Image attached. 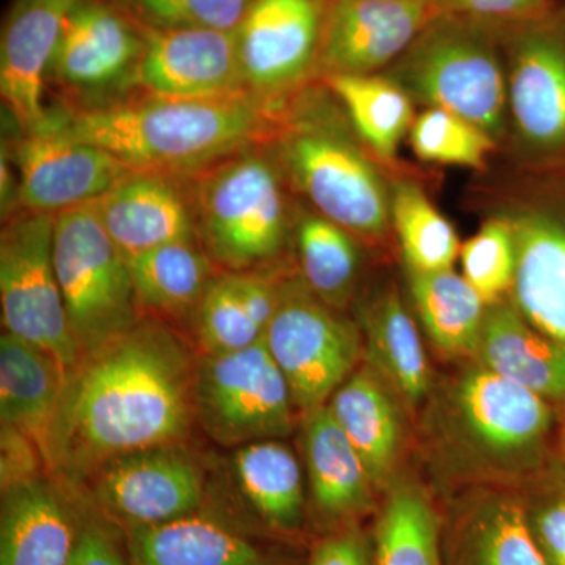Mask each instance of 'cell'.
<instances>
[{"label": "cell", "mask_w": 565, "mask_h": 565, "mask_svg": "<svg viewBox=\"0 0 565 565\" xmlns=\"http://www.w3.org/2000/svg\"><path fill=\"white\" fill-rule=\"evenodd\" d=\"M195 374L181 338L140 318L66 370L44 459L81 479L115 457L178 444L195 412Z\"/></svg>", "instance_id": "cell-1"}, {"label": "cell", "mask_w": 565, "mask_h": 565, "mask_svg": "<svg viewBox=\"0 0 565 565\" xmlns=\"http://www.w3.org/2000/svg\"><path fill=\"white\" fill-rule=\"evenodd\" d=\"M282 102L259 96L170 98L131 93L95 107H52L70 136L95 145L132 172L191 177L273 141Z\"/></svg>", "instance_id": "cell-2"}, {"label": "cell", "mask_w": 565, "mask_h": 565, "mask_svg": "<svg viewBox=\"0 0 565 565\" xmlns=\"http://www.w3.org/2000/svg\"><path fill=\"white\" fill-rule=\"evenodd\" d=\"M285 169L273 141L255 145L185 177L196 241L225 273H258L289 233Z\"/></svg>", "instance_id": "cell-3"}, {"label": "cell", "mask_w": 565, "mask_h": 565, "mask_svg": "<svg viewBox=\"0 0 565 565\" xmlns=\"http://www.w3.org/2000/svg\"><path fill=\"white\" fill-rule=\"evenodd\" d=\"M318 103L282 102L274 147L286 177L316 212L359 236H381L392 199L381 174Z\"/></svg>", "instance_id": "cell-4"}, {"label": "cell", "mask_w": 565, "mask_h": 565, "mask_svg": "<svg viewBox=\"0 0 565 565\" xmlns=\"http://www.w3.org/2000/svg\"><path fill=\"white\" fill-rule=\"evenodd\" d=\"M54 266L82 355L140 321L128 259L104 230L95 202L55 215Z\"/></svg>", "instance_id": "cell-5"}, {"label": "cell", "mask_w": 565, "mask_h": 565, "mask_svg": "<svg viewBox=\"0 0 565 565\" xmlns=\"http://www.w3.org/2000/svg\"><path fill=\"white\" fill-rule=\"evenodd\" d=\"M429 107L452 111L482 131L503 129L508 85L492 41L473 25L444 17L408 47L390 74Z\"/></svg>", "instance_id": "cell-6"}, {"label": "cell", "mask_w": 565, "mask_h": 565, "mask_svg": "<svg viewBox=\"0 0 565 565\" xmlns=\"http://www.w3.org/2000/svg\"><path fill=\"white\" fill-rule=\"evenodd\" d=\"M55 215L18 211L0 234V305L7 332L51 352L65 370L82 351L54 266Z\"/></svg>", "instance_id": "cell-7"}, {"label": "cell", "mask_w": 565, "mask_h": 565, "mask_svg": "<svg viewBox=\"0 0 565 565\" xmlns=\"http://www.w3.org/2000/svg\"><path fill=\"white\" fill-rule=\"evenodd\" d=\"M292 393L264 340L206 353L195 374V412L218 444L275 440L292 429Z\"/></svg>", "instance_id": "cell-8"}, {"label": "cell", "mask_w": 565, "mask_h": 565, "mask_svg": "<svg viewBox=\"0 0 565 565\" xmlns=\"http://www.w3.org/2000/svg\"><path fill=\"white\" fill-rule=\"evenodd\" d=\"M143 29L111 0H79L63 21L47 84L66 107H95L134 93Z\"/></svg>", "instance_id": "cell-9"}, {"label": "cell", "mask_w": 565, "mask_h": 565, "mask_svg": "<svg viewBox=\"0 0 565 565\" xmlns=\"http://www.w3.org/2000/svg\"><path fill=\"white\" fill-rule=\"evenodd\" d=\"M264 343L288 381L294 404L307 414L322 407L351 377L360 355L355 327L296 286L280 289Z\"/></svg>", "instance_id": "cell-10"}, {"label": "cell", "mask_w": 565, "mask_h": 565, "mask_svg": "<svg viewBox=\"0 0 565 565\" xmlns=\"http://www.w3.org/2000/svg\"><path fill=\"white\" fill-rule=\"evenodd\" d=\"M18 173V211L57 215L96 202L132 172L109 152L70 136L52 107L32 131L3 141Z\"/></svg>", "instance_id": "cell-11"}, {"label": "cell", "mask_w": 565, "mask_h": 565, "mask_svg": "<svg viewBox=\"0 0 565 565\" xmlns=\"http://www.w3.org/2000/svg\"><path fill=\"white\" fill-rule=\"evenodd\" d=\"M93 493L131 527L161 525L195 514L203 500L202 468L181 445L151 446L99 467Z\"/></svg>", "instance_id": "cell-12"}, {"label": "cell", "mask_w": 565, "mask_h": 565, "mask_svg": "<svg viewBox=\"0 0 565 565\" xmlns=\"http://www.w3.org/2000/svg\"><path fill=\"white\" fill-rule=\"evenodd\" d=\"M323 9L319 0H255L236 31L245 87L282 102L318 66Z\"/></svg>", "instance_id": "cell-13"}, {"label": "cell", "mask_w": 565, "mask_h": 565, "mask_svg": "<svg viewBox=\"0 0 565 565\" xmlns=\"http://www.w3.org/2000/svg\"><path fill=\"white\" fill-rule=\"evenodd\" d=\"M444 14L435 0H330L318 68L326 76L377 73Z\"/></svg>", "instance_id": "cell-14"}, {"label": "cell", "mask_w": 565, "mask_h": 565, "mask_svg": "<svg viewBox=\"0 0 565 565\" xmlns=\"http://www.w3.org/2000/svg\"><path fill=\"white\" fill-rule=\"evenodd\" d=\"M143 35L134 93L170 98H228L250 93L245 87L236 32L143 29Z\"/></svg>", "instance_id": "cell-15"}, {"label": "cell", "mask_w": 565, "mask_h": 565, "mask_svg": "<svg viewBox=\"0 0 565 565\" xmlns=\"http://www.w3.org/2000/svg\"><path fill=\"white\" fill-rule=\"evenodd\" d=\"M79 0H13L0 39V95L3 106L28 132L46 120L47 73L63 21Z\"/></svg>", "instance_id": "cell-16"}, {"label": "cell", "mask_w": 565, "mask_h": 565, "mask_svg": "<svg viewBox=\"0 0 565 565\" xmlns=\"http://www.w3.org/2000/svg\"><path fill=\"white\" fill-rule=\"evenodd\" d=\"M508 104L520 139L535 154L565 158V29L544 22L516 41Z\"/></svg>", "instance_id": "cell-17"}, {"label": "cell", "mask_w": 565, "mask_h": 565, "mask_svg": "<svg viewBox=\"0 0 565 565\" xmlns=\"http://www.w3.org/2000/svg\"><path fill=\"white\" fill-rule=\"evenodd\" d=\"M552 204L516 215L514 305L534 329L565 349V184Z\"/></svg>", "instance_id": "cell-18"}, {"label": "cell", "mask_w": 565, "mask_h": 565, "mask_svg": "<svg viewBox=\"0 0 565 565\" xmlns=\"http://www.w3.org/2000/svg\"><path fill=\"white\" fill-rule=\"evenodd\" d=\"M110 239L126 259L162 245L196 239L185 178L131 172L95 202Z\"/></svg>", "instance_id": "cell-19"}, {"label": "cell", "mask_w": 565, "mask_h": 565, "mask_svg": "<svg viewBox=\"0 0 565 565\" xmlns=\"http://www.w3.org/2000/svg\"><path fill=\"white\" fill-rule=\"evenodd\" d=\"M457 408L468 437L497 457L537 452L555 422L548 401L484 366L463 375Z\"/></svg>", "instance_id": "cell-20"}, {"label": "cell", "mask_w": 565, "mask_h": 565, "mask_svg": "<svg viewBox=\"0 0 565 565\" xmlns=\"http://www.w3.org/2000/svg\"><path fill=\"white\" fill-rule=\"evenodd\" d=\"M444 565H550L535 542L523 498L486 492L441 515Z\"/></svg>", "instance_id": "cell-21"}, {"label": "cell", "mask_w": 565, "mask_h": 565, "mask_svg": "<svg viewBox=\"0 0 565 565\" xmlns=\"http://www.w3.org/2000/svg\"><path fill=\"white\" fill-rule=\"evenodd\" d=\"M77 531L46 479L33 476L2 489L0 565H70Z\"/></svg>", "instance_id": "cell-22"}, {"label": "cell", "mask_w": 565, "mask_h": 565, "mask_svg": "<svg viewBox=\"0 0 565 565\" xmlns=\"http://www.w3.org/2000/svg\"><path fill=\"white\" fill-rule=\"evenodd\" d=\"M476 352L487 370L565 404V349L534 329L515 305H490Z\"/></svg>", "instance_id": "cell-23"}, {"label": "cell", "mask_w": 565, "mask_h": 565, "mask_svg": "<svg viewBox=\"0 0 565 565\" xmlns=\"http://www.w3.org/2000/svg\"><path fill=\"white\" fill-rule=\"evenodd\" d=\"M302 444L319 514L334 522L364 514L374 503V482L329 405L308 412Z\"/></svg>", "instance_id": "cell-24"}, {"label": "cell", "mask_w": 565, "mask_h": 565, "mask_svg": "<svg viewBox=\"0 0 565 565\" xmlns=\"http://www.w3.org/2000/svg\"><path fill=\"white\" fill-rule=\"evenodd\" d=\"M65 366L51 352L9 332L0 338V418L39 446L44 441L65 382Z\"/></svg>", "instance_id": "cell-25"}, {"label": "cell", "mask_w": 565, "mask_h": 565, "mask_svg": "<svg viewBox=\"0 0 565 565\" xmlns=\"http://www.w3.org/2000/svg\"><path fill=\"white\" fill-rule=\"evenodd\" d=\"M129 548L134 565H269L244 535L195 514L131 527Z\"/></svg>", "instance_id": "cell-26"}, {"label": "cell", "mask_w": 565, "mask_h": 565, "mask_svg": "<svg viewBox=\"0 0 565 565\" xmlns=\"http://www.w3.org/2000/svg\"><path fill=\"white\" fill-rule=\"evenodd\" d=\"M140 310L182 319L199 311L214 263L199 241H180L128 259Z\"/></svg>", "instance_id": "cell-27"}, {"label": "cell", "mask_w": 565, "mask_h": 565, "mask_svg": "<svg viewBox=\"0 0 565 565\" xmlns=\"http://www.w3.org/2000/svg\"><path fill=\"white\" fill-rule=\"evenodd\" d=\"M329 408L362 457L374 484H381L396 459L401 424L377 375L367 370L353 373L334 392Z\"/></svg>", "instance_id": "cell-28"}, {"label": "cell", "mask_w": 565, "mask_h": 565, "mask_svg": "<svg viewBox=\"0 0 565 565\" xmlns=\"http://www.w3.org/2000/svg\"><path fill=\"white\" fill-rule=\"evenodd\" d=\"M366 353L407 403L416 404L429 390V363L414 319L399 296L386 292L362 313Z\"/></svg>", "instance_id": "cell-29"}, {"label": "cell", "mask_w": 565, "mask_h": 565, "mask_svg": "<svg viewBox=\"0 0 565 565\" xmlns=\"http://www.w3.org/2000/svg\"><path fill=\"white\" fill-rule=\"evenodd\" d=\"M234 475L245 500L264 522L280 531H296L303 520L302 470L296 456L278 438L239 446Z\"/></svg>", "instance_id": "cell-30"}, {"label": "cell", "mask_w": 565, "mask_h": 565, "mask_svg": "<svg viewBox=\"0 0 565 565\" xmlns=\"http://www.w3.org/2000/svg\"><path fill=\"white\" fill-rule=\"evenodd\" d=\"M373 565H444L441 515L418 486H394L382 504Z\"/></svg>", "instance_id": "cell-31"}, {"label": "cell", "mask_w": 565, "mask_h": 565, "mask_svg": "<svg viewBox=\"0 0 565 565\" xmlns=\"http://www.w3.org/2000/svg\"><path fill=\"white\" fill-rule=\"evenodd\" d=\"M326 84L364 143L381 158H393L415 121L408 93L390 77L375 74H329Z\"/></svg>", "instance_id": "cell-32"}, {"label": "cell", "mask_w": 565, "mask_h": 565, "mask_svg": "<svg viewBox=\"0 0 565 565\" xmlns=\"http://www.w3.org/2000/svg\"><path fill=\"white\" fill-rule=\"evenodd\" d=\"M412 296L424 329L449 353L478 351L486 302L467 278L449 270H411Z\"/></svg>", "instance_id": "cell-33"}, {"label": "cell", "mask_w": 565, "mask_h": 565, "mask_svg": "<svg viewBox=\"0 0 565 565\" xmlns=\"http://www.w3.org/2000/svg\"><path fill=\"white\" fill-rule=\"evenodd\" d=\"M352 233L321 214L297 223V250L308 288L329 307L343 305L359 274V248Z\"/></svg>", "instance_id": "cell-34"}, {"label": "cell", "mask_w": 565, "mask_h": 565, "mask_svg": "<svg viewBox=\"0 0 565 565\" xmlns=\"http://www.w3.org/2000/svg\"><path fill=\"white\" fill-rule=\"evenodd\" d=\"M392 218L411 270L440 273L451 269L460 255L459 239L451 223L418 185L401 182L394 188Z\"/></svg>", "instance_id": "cell-35"}, {"label": "cell", "mask_w": 565, "mask_h": 565, "mask_svg": "<svg viewBox=\"0 0 565 565\" xmlns=\"http://www.w3.org/2000/svg\"><path fill=\"white\" fill-rule=\"evenodd\" d=\"M412 150L424 162L484 169L493 151L490 134L452 111L429 107L411 128Z\"/></svg>", "instance_id": "cell-36"}, {"label": "cell", "mask_w": 565, "mask_h": 565, "mask_svg": "<svg viewBox=\"0 0 565 565\" xmlns=\"http://www.w3.org/2000/svg\"><path fill=\"white\" fill-rule=\"evenodd\" d=\"M196 332L206 353L239 351L264 340L245 310L236 275H215L195 316Z\"/></svg>", "instance_id": "cell-37"}, {"label": "cell", "mask_w": 565, "mask_h": 565, "mask_svg": "<svg viewBox=\"0 0 565 565\" xmlns=\"http://www.w3.org/2000/svg\"><path fill=\"white\" fill-rule=\"evenodd\" d=\"M143 29L236 32L255 0H111Z\"/></svg>", "instance_id": "cell-38"}, {"label": "cell", "mask_w": 565, "mask_h": 565, "mask_svg": "<svg viewBox=\"0 0 565 565\" xmlns=\"http://www.w3.org/2000/svg\"><path fill=\"white\" fill-rule=\"evenodd\" d=\"M463 277L486 305L500 302L514 286L516 253L514 232L505 221L487 222L460 247Z\"/></svg>", "instance_id": "cell-39"}, {"label": "cell", "mask_w": 565, "mask_h": 565, "mask_svg": "<svg viewBox=\"0 0 565 565\" xmlns=\"http://www.w3.org/2000/svg\"><path fill=\"white\" fill-rule=\"evenodd\" d=\"M535 542L550 565H565V479L545 482L523 498Z\"/></svg>", "instance_id": "cell-40"}, {"label": "cell", "mask_w": 565, "mask_h": 565, "mask_svg": "<svg viewBox=\"0 0 565 565\" xmlns=\"http://www.w3.org/2000/svg\"><path fill=\"white\" fill-rule=\"evenodd\" d=\"M445 14L482 20L539 21L548 14V0H435Z\"/></svg>", "instance_id": "cell-41"}, {"label": "cell", "mask_w": 565, "mask_h": 565, "mask_svg": "<svg viewBox=\"0 0 565 565\" xmlns=\"http://www.w3.org/2000/svg\"><path fill=\"white\" fill-rule=\"evenodd\" d=\"M308 565H373V542L360 530H344L316 546Z\"/></svg>", "instance_id": "cell-42"}, {"label": "cell", "mask_w": 565, "mask_h": 565, "mask_svg": "<svg viewBox=\"0 0 565 565\" xmlns=\"http://www.w3.org/2000/svg\"><path fill=\"white\" fill-rule=\"evenodd\" d=\"M33 446L35 441L24 434L2 426V489L36 476Z\"/></svg>", "instance_id": "cell-43"}, {"label": "cell", "mask_w": 565, "mask_h": 565, "mask_svg": "<svg viewBox=\"0 0 565 565\" xmlns=\"http://www.w3.org/2000/svg\"><path fill=\"white\" fill-rule=\"evenodd\" d=\"M70 565H128L109 534L96 523L77 531L76 545Z\"/></svg>", "instance_id": "cell-44"}, {"label": "cell", "mask_w": 565, "mask_h": 565, "mask_svg": "<svg viewBox=\"0 0 565 565\" xmlns=\"http://www.w3.org/2000/svg\"><path fill=\"white\" fill-rule=\"evenodd\" d=\"M561 459H563L565 467V427L563 429V435H561Z\"/></svg>", "instance_id": "cell-45"}]
</instances>
